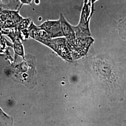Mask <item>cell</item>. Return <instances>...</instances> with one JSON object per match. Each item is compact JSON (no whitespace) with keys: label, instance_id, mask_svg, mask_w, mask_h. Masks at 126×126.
Returning a JSON list of instances; mask_svg holds the SVG:
<instances>
[{"label":"cell","instance_id":"cell-3","mask_svg":"<svg viewBox=\"0 0 126 126\" xmlns=\"http://www.w3.org/2000/svg\"><path fill=\"white\" fill-rule=\"evenodd\" d=\"M39 27L47 32L51 38L63 37L59 19L57 20H47Z\"/></svg>","mask_w":126,"mask_h":126},{"label":"cell","instance_id":"cell-2","mask_svg":"<svg viewBox=\"0 0 126 126\" xmlns=\"http://www.w3.org/2000/svg\"><path fill=\"white\" fill-rule=\"evenodd\" d=\"M59 20L61 23V27L63 36L66 38L68 47L72 57V53L76 46L77 37L75 31L71 25L67 21L62 13L59 16Z\"/></svg>","mask_w":126,"mask_h":126},{"label":"cell","instance_id":"cell-7","mask_svg":"<svg viewBox=\"0 0 126 126\" xmlns=\"http://www.w3.org/2000/svg\"><path fill=\"white\" fill-rule=\"evenodd\" d=\"M33 0H19L21 4L23 5H31Z\"/></svg>","mask_w":126,"mask_h":126},{"label":"cell","instance_id":"cell-1","mask_svg":"<svg viewBox=\"0 0 126 126\" xmlns=\"http://www.w3.org/2000/svg\"><path fill=\"white\" fill-rule=\"evenodd\" d=\"M90 4L84 3L81 12L80 21L76 26H73L77 38L85 37L91 36L89 29V21L91 15H90Z\"/></svg>","mask_w":126,"mask_h":126},{"label":"cell","instance_id":"cell-5","mask_svg":"<svg viewBox=\"0 0 126 126\" xmlns=\"http://www.w3.org/2000/svg\"><path fill=\"white\" fill-rule=\"evenodd\" d=\"M14 48L15 51L16 53V54H18L22 56L23 58L24 59V55H23V46L22 43L21 42L20 38H17L13 42Z\"/></svg>","mask_w":126,"mask_h":126},{"label":"cell","instance_id":"cell-8","mask_svg":"<svg viewBox=\"0 0 126 126\" xmlns=\"http://www.w3.org/2000/svg\"><path fill=\"white\" fill-rule=\"evenodd\" d=\"M1 3H2V0H0V6L1 4Z\"/></svg>","mask_w":126,"mask_h":126},{"label":"cell","instance_id":"cell-4","mask_svg":"<svg viewBox=\"0 0 126 126\" xmlns=\"http://www.w3.org/2000/svg\"><path fill=\"white\" fill-rule=\"evenodd\" d=\"M118 28L120 36L122 39L126 40V16L119 21Z\"/></svg>","mask_w":126,"mask_h":126},{"label":"cell","instance_id":"cell-6","mask_svg":"<svg viewBox=\"0 0 126 126\" xmlns=\"http://www.w3.org/2000/svg\"><path fill=\"white\" fill-rule=\"evenodd\" d=\"M0 118L3 120L6 123L9 124L10 122V119L9 116L5 114L3 111L0 108Z\"/></svg>","mask_w":126,"mask_h":126}]
</instances>
